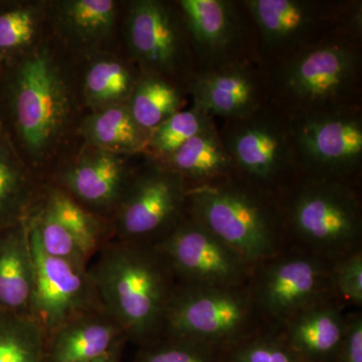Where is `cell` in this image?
Here are the masks:
<instances>
[{
    "label": "cell",
    "mask_w": 362,
    "mask_h": 362,
    "mask_svg": "<svg viewBox=\"0 0 362 362\" xmlns=\"http://www.w3.org/2000/svg\"><path fill=\"white\" fill-rule=\"evenodd\" d=\"M88 271L102 307L138 346L160 337L177 280L154 245L110 239L90 259Z\"/></svg>",
    "instance_id": "1"
},
{
    "label": "cell",
    "mask_w": 362,
    "mask_h": 362,
    "mask_svg": "<svg viewBox=\"0 0 362 362\" xmlns=\"http://www.w3.org/2000/svg\"><path fill=\"white\" fill-rule=\"evenodd\" d=\"M187 209L190 218L252 269L283 251L285 233L277 197L237 176L188 187Z\"/></svg>",
    "instance_id": "2"
},
{
    "label": "cell",
    "mask_w": 362,
    "mask_h": 362,
    "mask_svg": "<svg viewBox=\"0 0 362 362\" xmlns=\"http://www.w3.org/2000/svg\"><path fill=\"white\" fill-rule=\"evenodd\" d=\"M284 233L331 262L361 250V204L347 180L298 176L277 195Z\"/></svg>",
    "instance_id": "3"
},
{
    "label": "cell",
    "mask_w": 362,
    "mask_h": 362,
    "mask_svg": "<svg viewBox=\"0 0 362 362\" xmlns=\"http://www.w3.org/2000/svg\"><path fill=\"white\" fill-rule=\"evenodd\" d=\"M359 71L358 42L331 35L278 63L271 81L272 106L287 117L354 106Z\"/></svg>",
    "instance_id": "4"
},
{
    "label": "cell",
    "mask_w": 362,
    "mask_h": 362,
    "mask_svg": "<svg viewBox=\"0 0 362 362\" xmlns=\"http://www.w3.org/2000/svg\"><path fill=\"white\" fill-rule=\"evenodd\" d=\"M68 114L65 87L45 54L11 63L0 74V121L30 152L40 153L59 135Z\"/></svg>",
    "instance_id": "5"
},
{
    "label": "cell",
    "mask_w": 362,
    "mask_h": 362,
    "mask_svg": "<svg viewBox=\"0 0 362 362\" xmlns=\"http://www.w3.org/2000/svg\"><path fill=\"white\" fill-rule=\"evenodd\" d=\"M258 316L261 315L247 285L177 283L160 337L189 340L223 350L259 332Z\"/></svg>",
    "instance_id": "6"
},
{
    "label": "cell",
    "mask_w": 362,
    "mask_h": 362,
    "mask_svg": "<svg viewBox=\"0 0 362 362\" xmlns=\"http://www.w3.org/2000/svg\"><path fill=\"white\" fill-rule=\"evenodd\" d=\"M218 133L233 175L247 185L277 197L299 176L289 120L275 107L226 120Z\"/></svg>",
    "instance_id": "7"
},
{
    "label": "cell",
    "mask_w": 362,
    "mask_h": 362,
    "mask_svg": "<svg viewBox=\"0 0 362 362\" xmlns=\"http://www.w3.org/2000/svg\"><path fill=\"white\" fill-rule=\"evenodd\" d=\"M334 264L297 249L255 267L247 287L259 315L284 325L304 309L334 297Z\"/></svg>",
    "instance_id": "8"
},
{
    "label": "cell",
    "mask_w": 362,
    "mask_h": 362,
    "mask_svg": "<svg viewBox=\"0 0 362 362\" xmlns=\"http://www.w3.org/2000/svg\"><path fill=\"white\" fill-rule=\"evenodd\" d=\"M299 176L347 180L361 168L362 118L357 105L288 117Z\"/></svg>",
    "instance_id": "9"
},
{
    "label": "cell",
    "mask_w": 362,
    "mask_h": 362,
    "mask_svg": "<svg viewBox=\"0 0 362 362\" xmlns=\"http://www.w3.org/2000/svg\"><path fill=\"white\" fill-rule=\"evenodd\" d=\"M187 181L165 166L133 175L110 221V239L156 245L185 216Z\"/></svg>",
    "instance_id": "10"
},
{
    "label": "cell",
    "mask_w": 362,
    "mask_h": 362,
    "mask_svg": "<svg viewBox=\"0 0 362 362\" xmlns=\"http://www.w3.org/2000/svg\"><path fill=\"white\" fill-rule=\"evenodd\" d=\"M256 25L263 51L278 63L324 37L343 35L342 4L304 0L243 1Z\"/></svg>",
    "instance_id": "11"
},
{
    "label": "cell",
    "mask_w": 362,
    "mask_h": 362,
    "mask_svg": "<svg viewBox=\"0 0 362 362\" xmlns=\"http://www.w3.org/2000/svg\"><path fill=\"white\" fill-rule=\"evenodd\" d=\"M154 246L178 283L235 287L247 285L251 277V267L189 216Z\"/></svg>",
    "instance_id": "12"
},
{
    "label": "cell",
    "mask_w": 362,
    "mask_h": 362,
    "mask_svg": "<svg viewBox=\"0 0 362 362\" xmlns=\"http://www.w3.org/2000/svg\"><path fill=\"white\" fill-rule=\"evenodd\" d=\"M28 230L35 262L30 316L49 337L74 317L103 307L88 268L49 256L30 226Z\"/></svg>",
    "instance_id": "13"
},
{
    "label": "cell",
    "mask_w": 362,
    "mask_h": 362,
    "mask_svg": "<svg viewBox=\"0 0 362 362\" xmlns=\"http://www.w3.org/2000/svg\"><path fill=\"white\" fill-rule=\"evenodd\" d=\"M131 51L150 74L170 73L187 56L185 37L177 18L162 2L141 0L131 6L128 16Z\"/></svg>",
    "instance_id": "14"
},
{
    "label": "cell",
    "mask_w": 362,
    "mask_h": 362,
    "mask_svg": "<svg viewBox=\"0 0 362 362\" xmlns=\"http://www.w3.org/2000/svg\"><path fill=\"white\" fill-rule=\"evenodd\" d=\"M132 176L122 158L102 149L64 170L59 176V189L95 216L109 218L110 223Z\"/></svg>",
    "instance_id": "15"
},
{
    "label": "cell",
    "mask_w": 362,
    "mask_h": 362,
    "mask_svg": "<svg viewBox=\"0 0 362 362\" xmlns=\"http://www.w3.org/2000/svg\"><path fill=\"white\" fill-rule=\"evenodd\" d=\"M262 88L258 74L242 62L204 69L190 82L194 106L211 118L225 120L249 115L261 107Z\"/></svg>",
    "instance_id": "16"
},
{
    "label": "cell",
    "mask_w": 362,
    "mask_h": 362,
    "mask_svg": "<svg viewBox=\"0 0 362 362\" xmlns=\"http://www.w3.org/2000/svg\"><path fill=\"white\" fill-rule=\"evenodd\" d=\"M178 6L195 49L206 62V69L237 62L232 52L243 40L244 28L233 2L181 0Z\"/></svg>",
    "instance_id": "17"
},
{
    "label": "cell",
    "mask_w": 362,
    "mask_h": 362,
    "mask_svg": "<svg viewBox=\"0 0 362 362\" xmlns=\"http://www.w3.org/2000/svg\"><path fill=\"white\" fill-rule=\"evenodd\" d=\"M125 333L103 308L74 317L47 337V362H88L127 342Z\"/></svg>",
    "instance_id": "18"
},
{
    "label": "cell",
    "mask_w": 362,
    "mask_h": 362,
    "mask_svg": "<svg viewBox=\"0 0 362 362\" xmlns=\"http://www.w3.org/2000/svg\"><path fill=\"white\" fill-rule=\"evenodd\" d=\"M346 320L333 297L292 317L281 335L304 362H337Z\"/></svg>",
    "instance_id": "19"
},
{
    "label": "cell",
    "mask_w": 362,
    "mask_h": 362,
    "mask_svg": "<svg viewBox=\"0 0 362 362\" xmlns=\"http://www.w3.org/2000/svg\"><path fill=\"white\" fill-rule=\"evenodd\" d=\"M35 262L28 221L0 230V310L30 316Z\"/></svg>",
    "instance_id": "20"
},
{
    "label": "cell",
    "mask_w": 362,
    "mask_h": 362,
    "mask_svg": "<svg viewBox=\"0 0 362 362\" xmlns=\"http://www.w3.org/2000/svg\"><path fill=\"white\" fill-rule=\"evenodd\" d=\"M165 166L194 185L211 182L233 175L232 160L216 126L211 125L185 142L168 157Z\"/></svg>",
    "instance_id": "21"
},
{
    "label": "cell",
    "mask_w": 362,
    "mask_h": 362,
    "mask_svg": "<svg viewBox=\"0 0 362 362\" xmlns=\"http://www.w3.org/2000/svg\"><path fill=\"white\" fill-rule=\"evenodd\" d=\"M35 202L30 173L0 121V230L25 220Z\"/></svg>",
    "instance_id": "22"
},
{
    "label": "cell",
    "mask_w": 362,
    "mask_h": 362,
    "mask_svg": "<svg viewBox=\"0 0 362 362\" xmlns=\"http://www.w3.org/2000/svg\"><path fill=\"white\" fill-rule=\"evenodd\" d=\"M37 202L73 235L90 259L110 240V230L105 226L103 218L90 213L59 188H49L44 202Z\"/></svg>",
    "instance_id": "23"
},
{
    "label": "cell",
    "mask_w": 362,
    "mask_h": 362,
    "mask_svg": "<svg viewBox=\"0 0 362 362\" xmlns=\"http://www.w3.org/2000/svg\"><path fill=\"white\" fill-rule=\"evenodd\" d=\"M181 106L182 98L175 86L161 76L148 74L134 85L127 108L137 125L150 133Z\"/></svg>",
    "instance_id": "24"
},
{
    "label": "cell",
    "mask_w": 362,
    "mask_h": 362,
    "mask_svg": "<svg viewBox=\"0 0 362 362\" xmlns=\"http://www.w3.org/2000/svg\"><path fill=\"white\" fill-rule=\"evenodd\" d=\"M47 335L32 316L0 310V362H47Z\"/></svg>",
    "instance_id": "25"
},
{
    "label": "cell",
    "mask_w": 362,
    "mask_h": 362,
    "mask_svg": "<svg viewBox=\"0 0 362 362\" xmlns=\"http://www.w3.org/2000/svg\"><path fill=\"white\" fill-rule=\"evenodd\" d=\"M90 142L106 151L135 152L148 145L149 132L137 125L125 107L113 106L86 123Z\"/></svg>",
    "instance_id": "26"
},
{
    "label": "cell",
    "mask_w": 362,
    "mask_h": 362,
    "mask_svg": "<svg viewBox=\"0 0 362 362\" xmlns=\"http://www.w3.org/2000/svg\"><path fill=\"white\" fill-rule=\"evenodd\" d=\"M28 226L37 235L40 247L49 256L88 268L90 258L63 226L54 220L39 202L33 204L28 218Z\"/></svg>",
    "instance_id": "27"
},
{
    "label": "cell",
    "mask_w": 362,
    "mask_h": 362,
    "mask_svg": "<svg viewBox=\"0 0 362 362\" xmlns=\"http://www.w3.org/2000/svg\"><path fill=\"white\" fill-rule=\"evenodd\" d=\"M213 118L194 105L192 109L178 111L150 131L148 145L158 156L169 157L185 142L214 125Z\"/></svg>",
    "instance_id": "28"
},
{
    "label": "cell",
    "mask_w": 362,
    "mask_h": 362,
    "mask_svg": "<svg viewBox=\"0 0 362 362\" xmlns=\"http://www.w3.org/2000/svg\"><path fill=\"white\" fill-rule=\"evenodd\" d=\"M134 85L129 70L113 59L96 62L86 77V92L97 104H112L130 97Z\"/></svg>",
    "instance_id": "29"
},
{
    "label": "cell",
    "mask_w": 362,
    "mask_h": 362,
    "mask_svg": "<svg viewBox=\"0 0 362 362\" xmlns=\"http://www.w3.org/2000/svg\"><path fill=\"white\" fill-rule=\"evenodd\" d=\"M223 362H304L277 333L257 332L223 350Z\"/></svg>",
    "instance_id": "30"
},
{
    "label": "cell",
    "mask_w": 362,
    "mask_h": 362,
    "mask_svg": "<svg viewBox=\"0 0 362 362\" xmlns=\"http://www.w3.org/2000/svg\"><path fill=\"white\" fill-rule=\"evenodd\" d=\"M116 4L111 0H75L64 7L66 23L82 39L105 37L113 25Z\"/></svg>",
    "instance_id": "31"
},
{
    "label": "cell",
    "mask_w": 362,
    "mask_h": 362,
    "mask_svg": "<svg viewBox=\"0 0 362 362\" xmlns=\"http://www.w3.org/2000/svg\"><path fill=\"white\" fill-rule=\"evenodd\" d=\"M134 362H223V350L202 343L159 337L139 346Z\"/></svg>",
    "instance_id": "32"
},
{
    "label": "cell",
    "mask_w": 362,
    "mask_h": 362,
    "mask_svg": "<svg viewBox=\"0 0 362 362\" xmlns=\"http://www.w3.org/2000/svg\"><path fill=\"white\" fill-rule=\"evenodd\" d=\"M37 21L28 7L0 4V56L11 59L32 42Z\"/></svg>",
    "instance_id": "33"
},
{
    "label": "cell",
    "mask_w": 362,
    "mask_h": 362,
    "mask_svg": "<svg viewBox=\"0 0 362 362\" xmlns=\"http://www.w3.org/2000/svg\"><path fill=\"white\" fill-rule=\"evenodd\" d=\"M333 286L335 294L349 303L362 304V252H351L333 266Z\"/></svg>",
    "instance_id": "34"
},
{
    "label": "cell",
    "mask_w": 362,
    "mask_h": 362,
    "mask_svg": "<svg viewBox=\"0 0 362 362\" xmlns=\"http://www.w3.org/2000/svg\"><path fill=\"white\" fill-rule=\"evenodd\" d=\"M337 362H362V316H347L341 350Z\"/></svg>",
    "instance_id": "35"
},
{
    "label": "cell",
    "mask_w": 362,
    "mask_h": 362,
    "mask_svg": "<svg viewBox=\"0 0 362 362\" xmlns=\"http://www.w3.org/2000/svg\"><path fill=\"white\" fill-rule=\"evenodd\" d=\"M123 347L124 346L117 347L116 349L112 350L109 354L88 362H121Z\"/></svg>",
    "instance_id": "36"
},
{
    "label": "cell",
    "mask_w": 362,
    "mask_h": 362,
    "mask_svg": "<svg viewBox=\"0 0 362 362\" xmlns=\"http://www.w3.org/2000/svg\"><path fill=\"white\" fill-rule=\"evenodd\" d=\"M4 59L0 56V74H1L2 69H4Z\"/></svg>",
    "instance_id": "37"
}]
</instances>
